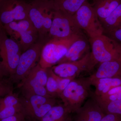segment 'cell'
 Returning a JSON list of instances; mask_svg holds the SVG:
<instances>
[{
	"instance_id": "obj_17",
	"label": "cell",
	"mask_w": 121,
	"mask_h": 121,
	"mask_svg": "<svg viewBox=\"0 0 121 121\" xmlns=\"http://www.w3.org/2000/svg\"><path fill=\"white\" fill-rule=\"evenodd\" d=\"M121 3V0H93L91 4L101 22Z\"/></svg>"
},
{
	"instance_id": "obj_21",
	"label": "cell",
	"mask_w": 121,
	"mask_h": 121,
	"mask_svg": "<svg viewBox=\"0 0 121 121\" xmlns=\"http://www.w3.org/2000/svg\"><path fill=\"white\" fill-rule=\"evenodd\" d=\"M70 114L63 104L56 105L44 115L41 121H68L71 117Z\"/></svg>"
},
{
	"instance_id": "obj_22",
	"label": "cell",
	"mask_w": 121,
	"mask_h": 121,
	"mask_svg": "<svg viewBox=\"0 0 121 121\" xmlns=\"http://www.w3.org/2000/svg\"><path fill=\"white\" fill-rule=\"evenodd\" d=\"M91 95L95 99L105 102L114 101L121 99V85L113 87L101 96H97L92 92Z\"/></svg>"
},
{
	"instance_id": "obj_29",
	"label": "cell",
	"mask_w": 121,
	"mask_h": 121,
	"mask_svg": "<svg viewBox=\"0 0 121 121\" xmlns=\"http://www.w3.org/2000/svg\"><path fill=\"white\" fill-rule=\"evenodd\" d=\"M53 74L54 77L56 79L58 84L59 98L60 94L63 92V91L65 90L69 83L75 78H61L56 74L53 71Z\"/></svg>"
},
{
	"instance_id": "obj_12",
	"label": "cell",
	"mask_w": 121,
	"mask_h": 121,
	"mask_svg": "<svg viewBox=\"0 0 121 121\" xmlns=\"http://www.w3.org/2000/svg\"><path fill=\"white\" fill-rule=\"evenodd\" d=\"M75 113L73 121H100L105 114L91 95Z\"/></svg>"
},
{
	"instance_id": "obj_10",
	"label": "cell",
	"mask_w": 121,
	"mask_h": 121,
	"mask_svg": "<svg viewBox=\"0 0 121 121\" xmlns=\"http://www.w3.org/2000/svg\"><path fill=\"white\" fill-rule=\"evenodd\" d=\"M29 6L24 0H0V25L29 19Z\"/></svg>"
},
{
	"instance_id": "obj_19",
	"label": "cell",
	"mask_w": 121,
	"mask_h": 121,
	"mask_svg": "<svg viewBox=\"0 0 121 121\" xmlns=\"http://www.w3.org/2000/svg\"><path fill=\"white\" fill-rule=\"evenodd\" d=\"M90 80L91 86L95 87L93 93L97 96H101L113 87L121 85V79L117 78H102Z\"/></svg>"
},
{
	"instance_id": "obj_14",
	"label": "cell",
	"mask_w": 121,
	"mask_h": 121,
	"mask_svg": "<svg viewBox=\"0 0 121 121\" xmlns=\"http://www.w3.org/2000/svg\"><path fill=\"white\" fill-rule=\"evenodd\" d=\"M89 78L91 79L102 78L121 79V60L109 61L100 64L97 70Z\"/></svg>"
},
{
	"instance_id": "obj_28",
	"label": "cell",
	"mask_w": 121,
	"mask_h": 121,
	"mask_svg": "<svg viewBox=\"0 0 121 121\" xmlns=\"http://www.w3.org/2000/svg\"><path fill=\"white\" fill-rule=\"evenodd\" d=\"M23 111L22 105L9 107L0 110V121Z\"/></svg>"
},
{
	"instance_id": "obj_8",
	"label": "cell",
	"mask_w": 121,
	"mask_h": 121,
	"mask_svg": "<svg viewBox=\"0 0 121 121\" xmlns=\"http://www.w3.org/2000/svg\"><path fill=\"white\" fill-rule=\"evenodd\" d=\"M44 43V42L39 40L22 52L15 74L9 78L13 83L18 84L39 63Z\"/></svg>"
},
{
	"instance_id": "obj_9",
	"label": "cell",
	"mask_w": 121,
	"mask_h": 121,
	"mask_svg": "<svg viewBox=\"0 0 121 121\" xmlns=\"http://www.w3.org/2000/svg\"><path fill=\"white\" fill-rule=\"evenodd\" d=\"M76 22L82 30L92 38L103 34L104 30L91 4L84 2L74 15Z\"/></svg>"
},
{
	"instance_id": "obj_3",
	"label": "cell",
	"mask_w": 121,
	"mask_h": 121,
	"mask_svg": "<svg viewBox=\"0 0 121 121\" xmlns=\"http://www.w3.org/2000/svg\"><path fill=\"white\" fill-rule=\"evenodd\" d=\"M22 53L19 45L9 37L0 25V60L7 77L11 78L15 74Z\"/></svg>"
},
{
	"instance_id": "obj_1",
	"label": "cell",
	"mask_w": 121,
	"mask_h": 121,
	"mask_svg": "<svg viewBox=\"0 0 121 121\" xmlns=\"http://www.w3.org/2000/svg\"><path fill=\"white\" fill-rule=\"evenodd\" d=\"M89 77L75 78L60 94L59 98L69 112L75 113L90 97L92 91Z\"/></svg>"
},
{
	"instance_id": "obj_23",
	"label": "cell",
	"mask_w": 121,
	"mask_h": 121,
	"mask_svg": "<svg viewBox=\"0 0 121 121\" xmlns=\"http://www.w3.org/2000/svg\"><path fill=\"white\" fill-rule=\"evenodd\" d=\"M27 76L37 80L41 85L45 87L48 76L47 69L41 67L39 63Z\"/></svg>"
},
{
	"instance_id": "obj_6",
	"label": "cell",
	"mask_w": 121,
	"mask_h": 121,
	"mask_svg": "<svg viewBox=\"0 0 121 121\" xmlns=\"http://www.w3.org/2000/svg\"><path fill=\"white\" fill-rule=\"evenodd\" d=\"M3 27L9 37L19 45L22 52L39 40L38 32L29 19L12 22Z\"/></svg>"
},
{
	"instance_id": "obj_13",
	"label": "cell",
	"mask_w": 121,
	"mask_h": 121,
	"mask_svg": "<svg viewBox=\"0 0 121 121\" xmlns=\"http://www.w3.org/2000/svg\"><path fill=\"white\" fill-rule=\"evenodd\" d=\"M89 48L88 41L82 35L74 41L65 56L56 65L62 63L74 62L82 58L90 52Z\"/></svg>"
},
{
	"instance_id": "obj_4",
	"label": "cell",
	"mask_w": 121,
	"mask_h": 121,
	"mask_svg": "<svg viewBox=\"0 0 121 121\" xmlns=\"http://www.w3.org/2000/svg\"><path fill=\"white\" fill-rule=\"evenodd\" d=\"M82 35H76L65 39H51L45 42L41 51L39 65L47 69L56 65L74 41Z\"/></svg>"
},
{
	"instance_id": "obj_15",
	"label": "cell",
	"mask_w": 121,
	"mask_h": 121,
	"mask_svg": "<svg viewBox=\"0 0 121 121\" xmlns=\"http://www.w3.org/2000/svg\"><path fill=\"white\" fill-rule=\"evenodd\" d=\"M17 86L20 89L23 96L35 95L52 98L48 94L45 86L27 76L17 84Z\"/></svg>"
},
{
	"instance_id": "obj_32",
	"label": "cell",
	"mask_w": 121,
	"mask_h": 121,
	"mask_svg": "<svg viewBox=\"0 0 121 121\" xmlns=\"http://www.w3.org/2000/svg\"><path fill=\"white\" fill-rule=\"evenodd\" d=\"M121 115L114 114H106L100 121H114Z\"/></svg>"
},
{
	"instance_id": "obj_31",
	"label": "cell",
	"mask_w": 121,
	"mask_h": 121,
	"mask_svg": "<svg viewBox=\"0 0 121 121\" xmlns=\"http://www.w3.org/2000/svg\"><path fill=\"white\" fill-rule=\"evenodd\" d=\"M103 34L113 39L121 44V28Z\"/></svg>"
},
{
	"instance_id": "obj_20",
	"label": "cell",
	"mask_w": 121,
	"mask_h": 121,
	"mask_svg": "<svg viewBox=\"0 0 121 121\" xmlns=\"http://www.w3.org/2000/svg\"><path fill=\"white\" fill-rule=\"evenodd\" d=\"M103 33L121 28V3L105 19L101 22Z\"/></svg>"
},
{
	"instance_id": "obj_34",
	"label": "cell",
	"mask_w": 121,
	"mask_h": 121,
	"mask_svg": "<svg viewBox=\"0 0 121 121\" xmlns=\"http://www.w3.org/2000/svg\"><path fill=\"white\" fill-rule=\"evenodd\" d=\"M68 121H73V120H72V119L71 117H70V119H69V120H68Z\"/></svg>"
},
{
	"instance_id": "obj_5",
	"label": "cell",
	"mask_w": 121,
	"mask_h": 121,
	"mask_svg": "<svg viewBox=\"0 0 121 121\" xmlns=\"http://www.w3.org/2000/svg\"><path fill=\"white\" fill-rule=\"evenodd\" d=\"M92 56L96 64L121 60V44L103 34L90 38Z\"/></svg>"
},
{
	"instance_id": "obj_7",
	"label": "cell",
	"mask_w": 121,
	"mask_h": 121,
	"mask_svg": "<svg viewBox=\"0 0 121 121\" xmlns=\"http://www.w3.org/2000/svg\"><path fill=\"white\" fill-rule=\"evenodd\" d=\"M82 30L74 15L55 11L52 25L45 42L51 39H65L82 35Z\"/></svg>"
},
{
	"instance_id": "obj_24",
	"label": "cell",
	"mask_w": 121,
	"mask_h": 121,
	"mask_svg": "<svg viewBox=\"0 0 121 121\" xmlns=\"http://www.w3.org/2000/svg\"><path fill=\"white\" fill-rule=\"evenodd\" d=\"M48 78L45 87L48 94L52 98H59L58 84L53 74L51 68H47Z\"/></svg>"
},
{
	"instance_id": "obj_27",
	"label": "cell",
	"mask_w": 121,
	"mask_h": 121,
	"mask_svg": "<svg viewBox=\"0 0 121 121\" xmlns=\"http://www.w3.org/2000/svg\"><path fill=\"white\" fill-rule=\"evenodd\" d=\"M14 83L9 77L0 80V99L9 93L13 92Z\"/></svg>"
},
{
	"instance_id": "obj_18",
	"label": "cell",
	"mask_w": 121,
	"mask_h": 121,
	"mask_svg": "<svg viewBox=\"0 0 121 121\" xmlns=\"http://www.w3.org/2000/svg\"><path fill=\"white\" fill-rule=\"evenodd\" d=\"M55 11L74 15L87 0H50Z\"/></svg>"
},
{
	"instance_id": "obj_11",
	"label": "cell",
	"mask_w": 121,
	"mask_h": 121,
	"mask_svg": "<svg viewBox=\"0 0 121 121\" xmlns=\"http://www.w3.org/2000/svg\"><path fill=\"white\" fill-rule=\"evenodd\" d=\"M96 65L91 52H89L80 60L57 64L51 68L61 78H75L82 72L91 71Z\"/></svg>"
},
{
	"instance_id": "obj_33",
	"label": "cell",
	"mask_w": 121,
	"mask_h": 121,
	"mask_svg": "<svg viewBox=\"0 0 121 121\" xmlns=\"http://www.w3.org/2000/svg\"><path fill=\"white\" fill-rule=\"evenodd\" d=\"M5 77H7L6 76V75L2 69V66L1 64L0 60V80H1Z\"/></svg>"
},
{
	"instance_id": "obj_2",
	"label": "cell",
	"mask_w": 121,
	"mask_h": 121,
	"mask_svg": "<svg viewBox=\"0 0 121 121\" xmlns=\"http://www.w3.org/2000/svg\"><path fill=\"white\" fill-rule=\"evenodd\" d=\"M29 4V19L38 32L39 40L45 43L52 25L55 10L50 0H32Z\"/></svg>"
},
{
	"instance_id": "obj_25",
	"label": "cell",
	"mask_w": 121,
	"mask_h": 121,
	"mask_svg": "<svg viewBox=\"0 0 121 121\" xmlns=\"http://www.w3.org/2000/svg\"><path fill=\"white\" fill-rule=\"evenodd\" d=\"M95 100L105 114H114L121 115V99L109 102Z\"/></svg>"
},
{
	"instance_id": "obj_30",
	"label": "cell",
	"mask_w": 121,
	"mask_h": 121,
	"mask_svg": "<svg viewBox=\"0 0 121 121\" xmlns=\"http://www.w3.org/2000/svg\"><path fill=\"white\" fill-rule=\"evenodd\" d=\"M27 118H28L24 113L21 112L12 117L3 119L1 121H28Z\"/></svg>"
},
{
	"instance_id": "obj_16",
	"label": "cell",
	"mask_w": 121,
	"mask_h": 121,
	"mask_svg": "<svg viewBox=\"0 0 121 121\" xmlns=\"http://www.w3.org/2000/svg\"><path fill=\"white\" fill-rule=\"evenodd\" d=\"M20 98L23 111L27 117L40 106L50 101L54 98L33 95L27 96L22 95Z\"/></svg>"
},
{
	"instance_id": "obj_26",
	"label": "cell",
	"mask_w": 121,
	"mask_h": 121,
	"mask_svg": "<svg viewBox=\"0 0 121 121\" xmlns=\"http://www.w3.org/2000/svg\"><path fill=\"white\" fill-rule=\"evenodd\" d=\"M21 105L18 95L12 92L0 99V110L6 107Z\"/></svg>"
}]
</instances>
